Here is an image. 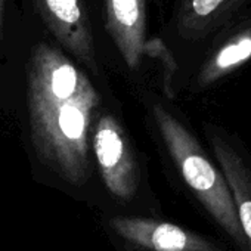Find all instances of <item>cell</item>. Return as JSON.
<instances>
[{
  "label": "cell",
  "instance_id": "8fae6325",
  "mask_svg": "<svg viewBox=\"0 0 251 251\" xmlns=\"http://www.w3.org/2000/svg\"><path fill=\"white\" fill-rule=\"evenodd\" d=\"M5 9L6 0H0V40H3L5 36Z\"/></svg>",
  "mask_w": 251,
  "mask_h": 251
},
{
  "label": "cell",
  "instance_id": "3957f363",
  "mask_svg": "<svg viewBox=\"0 0 251 251\" xmlns=\"http://www.w3.org/2000/svg\"><path fill=\"white\" fill-rule=\"evenodd\" d=\"M93 151L108 191L120 200L135 197L139 172L121 126L112 115H102L93 135Z\"/></svg>",
  "mask_w": 251,
  "mask_h": 251
},
{
  "label": "cell",
  "instance_id": "30bf717a",
  "mask_svg": "<svg viewBox=\"0 0 251 251\" xmlns=\"http://www.w3.org/2000/svg\"><path fill=\"white\" fill-rule=\"evenodd\" d=\"M145 53L150 55V56H157V58H160L163 61V65H164V83H166L167 92H170V81H172L173 71L176 68L170 52L167 50V48L163 45V42L160 39H154V40H147L145 42L144 55Z\"/></svg>",
  "mask_w": 251,
  "mask_h": 251
},
{
  "label": "cell",
  "instance_id": "6da1fadb",
  "mask_svg": "<svg viewBox=\"0 0 251 251\" xmlns=\"http://www.w3.org/2000/svg\"><path fill=\"white\" fill-rule=\"evenodd\" d=\"M100 96L62 52L37 43L30 55L27 103L39 157L64 180L81 185L90 175L89 127Z\"/></svg>",
  "mask_w": 251,
  "mask_h": 251
},
{
  "label": "cell",
  "instance_id": "7a4b0ae2",
  "mask_svg": "<svg viewBox=\"0 0 251 251\" xmlns=\"http://www.w3.org/2000/svg\"><path fill=\"white\" fill-rule=\"evenodd\" d=\"M154 117L160 135L188 186L233 242L245 251L247 242L223 175L208 160L189 130L175 115L161 105H155Z\"/></svg>",
  "mask_w": 251,
  "mask_h": 251
},
{
  "label": "cell",
  "instance_id": "ba28073f",
  "mask_svg": "<svg viewBox=\"0 0 251 251\" xmlns=\"http://www.w3.org/2000/svg\"><path fill=\"white\" fill-rule=\"evenodd\" d=\"M248 0H180L175 21L177 33L188 40H200L241 9Z\"/></svg>",
  "mask_w": 251,
  "mask_h": 251
},
{
  "label": "cell",
  "instance_id": "277c9868",
  "mask_svg": "<svg viewBox=\"0 0 251 251\" xmlns=\"http://www.w3.org/2000/svg\"><path fill=\"white\" fill-rule=\"evenodd\" d=\"M49 33L90 71L98 73L93 34L83 0H33Z\"/></svg>",
  "mask_w": 251,
  "mask_h": 251
},
{
  "label": "cell",
  "instance_id": "8992f818",
  "mask_svg": "<svg viewBox=\"0 0 251 251\" xmlns=\"http://www.w3.org/2000/svg\"><path fill=\"white\" fill-rule=\"evenodd\" d=\"M103 23L124 62L138 68L147 42V0H103Z\"/></svg>",
  "mask_w": 251,
  "mask_h": 251
},
{
  "label": "cell",
  "instance_id": "9c48e42d",
  "mask_svg": "<svg viewBox=\"0 0 251 251\" xmlns=\"http://www.w3.org/2000/svg\"><path fill=\"white\" fill-rule=\"evenodd\" d=\"M251 58V28L233 36L202 67L198 83L207 86L236 70Z\"/></svg>",
  "mask_w": 251,
  "mask_h": 251
},
{
  "label": "cell",
  "instance_id": "5b68a950",
  "mask_svg": "<svg viewBox=\"0 0 251 251\" xmlns=\"http://www.w3.org/2000/svg\"><path fill=\"white\" fill-rule=\"evenodd\" d=\"M109 226L121 238L152 251H220L214 244L177 225L138 219L112 217Z\"/></svg>",
  "mask_w": 251,
  "mask_h": 251
},
{
  "label": "cell",
  "instance_id": "52a82bcc",
  "mask_svg": "<svg viewBox=\"0 0 251 251\" xmlns=\"http://www.w3.org/2000/svg\"><path fill=\"white\" fill-rule=\"evenodd\" d=\"M208 136L222 175L229 186L247 250L251 251V170L223 136L217 132H210Z\"/></svg>",
  "mask_w": 251,
  "mask_h": 251
}]
</instances>
